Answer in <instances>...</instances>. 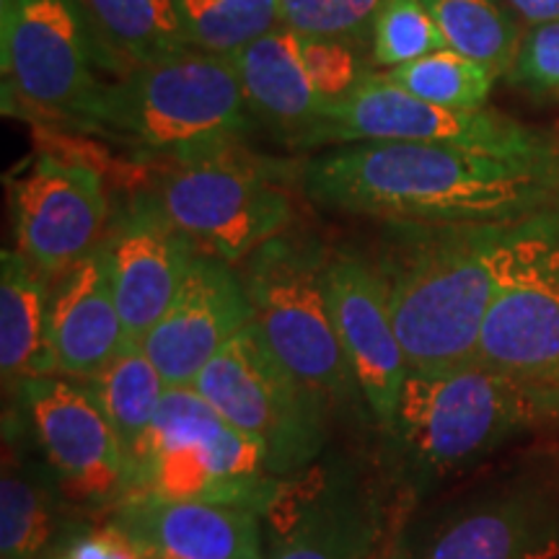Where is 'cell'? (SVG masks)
Segmentation results:
<instances>
[{
  "mask_svg": "<svg viewBox=\"0 0 559 559\" xmlns=\"http://www.w3.org/2000/svg\"><path fill=\"white\" fill-rule=\"evenodd\" d=\"M298 185L313 205L386 223H502L549 205L559 151L349 143L306 160Z\"/></svg>",
  "mask_w": 559,
  "mask_h": 559,
  "instance_id": "obj_1",
  "label": "cell"
},
{
  "mask_svg": "<svg viewBox=\"0 0 559 559\" xmlns=\"http://www.w3.org/2000/svg\"><path fill=\"white\" fill-rule=\"evenodd\" d=\"M557 415L559 383L521 379L472 360L409 370L389 438L417 477H443Z\"/></svg>",
  "mask_w": 559,
  "mask_h": 559,
  "instance_id": "obj_4",
  "label": "cell"
},
{
  "mask_svg": "<svg viewBox=\"0 0 559 559\" xmlns=\"http://www.w3.org/2000/svg\"><path fill=\"white\" fill-rule=\"evenodd\" d=\"M559 502L513 487L466 502L432 521L400 559H557Z\"/></svg>",
  "mask_w": 559,
  "mask_h": 559,
  "instance_id": "obj_17",
  "label": "cell"
},
{
  "mask_svg": "<svg viewBox=\"0 0 559 559\" xmlns=\"http://www.w3.org/2000/svg\"><path fill=\"white\" fill-rule=\"evenodd\" d=\"M508 81L528 94L559 96V21L523 34Z\"/></svg>",
  "mask_w": 559,
  "mask_h": 559,
  "instance_id": "obj_32",
  "label": "cell"
},
{
  "mask_svg": "<svg viewBox=\"0 0 559 559\" xmlns=\"http://www.w3.org/2000/svg\"><path fill=\"white\" fill-rule=\"evenodd\" d=\"M386 0H280L283 26L306 37L345 39L362 47L373 39Z\"/></svg>",
  "mask_w": 559,
  "mask_h": 559,
  "instance_id": "obj_30",
  "label": "cell"
},
{
  "mask_svg": "<svg viewBox=\"0 0 559 559\" xmlns=\"http://www.w3.org/2000/svg\"><path fill=\"white\" fill-rule=\"evenodd\" d=\"M128 345L104 243L55 277L47 306L50 373L88 381Z\"/></svg>",
  "mask_w": 559,
  "mask_h": 559,
  "instance_id": "obj_19",
  "label": "cell"
},
{
  "mask_svg": "<svg viewBox=\"0 0 559 559\" xmlns=\"http://www.w3.org/2000/svg\"><path fill=\"white\" fill-rule=\"evenodd\" d=\"M285 489L288 479L270 474L262 445L234 428L198 391H166L135 459L132 495L267 515Z\"/></svg>",
  "mask_w": 559,
  "mask_h": 559,
  "instance_id": "obj_5",
  "label": "cell"
},
{
  "mask_svg": "<svg viewBox=\"0 0 559 559\" xmlns=\"http://www.w3.org/2000/svg\"><path fill=\"white\" fill-rule=\"evenodd\" d=\"M330 251L317 236L285 230L241 262L257 332L280 362L332 404L358 400L326 298ZM362 400V396H360Z\"/></svg>",
  "mask_w": 559,
  "mask_h": 559,
  "instance_id": "obj_6",
  "label": "cell"
},
{
  "mask_svg": "<svg viewBox=\"0 0 559 559\" xmlns=\"http://www.w3.org/2000/svg\"><path fill=\"white\" fill-rule=\"evenodd\" d=\"M477 362L521 379L559 383V210L510 221Z\"/></svg>",
  "mask_w": 559,
  "mask_h": 559,
  "instance_id": "obj_10",
  "label": "cell"
},
{
  "mask_svg": "<svg viewBox=\"0 0 559 559\" xmlns=\"http://www.w3.org/2000/svg\"><path fill=\"white\" fill-rule=\"evenodd\" d=\"M58 481L5 449L0 479V557L52 559L79 528H68Z\"/></svg>",
  "mask_w": 559,
  "mask_h": 559,
  "instance_id": "obj_23",
  "label": "cell"
},
{
  "mask_svg": "<svg viewBox=\"0 0 559 559\" xmlns=\"http://www.w3.org/2000/svg\"><path fill=\"white\" fill-rule=\"evenodd\" d=\"M370 45L376 66L389 70L449 50L423 0H386L376 19Z\"/></svg>",
  "mask_w": 559,
  "mask_h": 559,
  "instance_id": "obj_29",
  "label": "cell"
},
{
  "mask_svg": "<svg viewBox=\"0 0 559 559\" xmlns=\"http://www.w3.org/2000/svg\"><path fill=\"white\" fill-rule=\"evenodd\" d=\"M94 400L99 402L104 415L122 440L124 451L135 469V459L148 430L156 423V415L164 402L166 386L164 376L153 366L140 345H124L107 368H102L94 379L83 381Z\"/></svg>",
  "mask_w": 559,
  "mask_h": 559,
  "instance_id": "obj_25",
  "label": "cell"
},
{
  "mask_svg": "<svg viewBox=\"0 0 559 559\" xmlns=\"http://www.w3.org/2000/svg\"><path fill=\"white\" fill-rule=\"evenodd\" d=\"M379 510L347 485H326L293 508L267 559H368L379 542Z\"/></svg>",
  "mask_w": 559,
  "mask_h": 559,
  "instance_id": "obj_21",
  "label": "cell"
},
{
  "mask_svg": "<svg viewBox=\"0 0 559 559\" xmlns=\"http://www.w3.org/2000/svg\"><path fill=\"white\" fill-rule=\"evenodd\" d=\"M277 160L249 156L241 145L174 164L151 187L174 226L202 254L241 264L293 223V200Z\"/></svg>",
  "mask_w": 559,
  "mask_h": 559,
  "instance_id": "obj_8",
  "label": "cell"
},
{
  "mask_svg": "<svg viewBox=\"0 0 559 559\" xmlns=\"http://www.w3.org/2000/svg\"><path fill=\"white\" fill-rule=\"evenodd\" d=\"M122 73L194 50L179 0H81Z\"/></svg>",
  "mask_w": 559,
  "mask_h": 559,
  "instance_id": "obj_24",
  "label": "cell"
},
{
  "mask_svg": "<svg viewBox=\"0 0 559 559\" xmlns=\"http://www.w3.org/2000/svg\"><path fill=\"white\" fill-rule=\"evenodd\" d=\"M506 3L531 26L559 21V0H506Z\"/></svg>",
  "mask_w": 559,
  "mask_h": 559,
  "instance_id": "obj_34",
  "label": "cell"
},
{
  "mask_svg": "<svg viewBox=\"0 0 559 559\" xmlns=\"http://www.w3.org/2000/svg\"><path fill=\"white\" fill-rule=\"evenodd\" d=\"M251 122L234 58L190 50L104 81L75 128L185 164L241 145Z\"/></svg>",
  "mask_w": 559,
  "mask_h": 559,
  "instance_id": "obj_3",
  "label": "cell"
},
{
  "mask_svg": "<svg viewBox=\"0 0 559 559\" xmlns=\"http://www.w3.org/2000/svg\"><path fill=\"white\" fill-rule=\"evenodd\" d=\"M376 262L409 370L477 360L481 326L500 283L502 223H389Z\"/></svg>",
  "mask_w": 559,
  "mask_h": 559,
  "instance_id": "obj_2",
  "label": "cell"
},
{
  "mask_svg": "<svg viewBox=\"0 0 559 559\" xmlns=\"http://www.w3.org/2000/svg\"><path fill=\"white\" fill-rule=\"evenodd\" d=\"M449 50L508 75L523 34L498 0H423Z\"/></svg>",
  "mask_w": 559,
  "mask_h": 559,
  "instance_id": "obj_26",
  "label": "cell"
},
{
  "mask_svg": "<svg viewBox=\"0 0 559 559\" xmlns=\"http://www.w3.org/2000/svg\"><path fill=\"white\" fill-rule=\"evenodd\" d=\"M96 68L124 75L81 0H0L5 102L75 124L104 83Z\"/></svg>",
  "mask_w": 559,
  "mask_h": 559,
  "instance_id": "obj_9",
  "label": "cell"
},
{
  "mask_svg": "<svg viewBox=\"0 0 559 559\" xmlns=\"http://www.w3.org/2000/svg\"><path fill=\"white\" fill-rule=\"evenodd\" d=\"M102 243L124 337L128 345H143L179 293L198 249L151 190L124 202Z\"/></svg>",
  "mask_w": 559,
  "mask_h": 559,
  "instance_id": "obj_14",
  "label": "cell"
},
{
  "mask_svg": "<svg viewBox=\"0 0 559 559\" xmlns=\"http://www.w3.org/2000/svg\"><path fill=\"white\" fill-rule=\"evenodd\" d=\"M194 50L236 55L283 26L280 0H179Z\"/></svg>",
  "mask_w": 559,
  "mask_h": 559,
  "instance_id": "obj_27",
  "label": "cell"
},
{
  "mask_svg": "<svg viewBox=\"0 0 559 559\" xmlns=\"http://www.w3.org/2000/svg\"><path fill=\"white\" fill-rule=\"evenodd\" d=\"M52 559H143L120 528H79Z\"/></svg>",
  "mask_w": 559,
  "mask_h": 559,
  "instance_id": "obj_33",
  "label": "cell"
},
{
  "mask_svg": "<svg viewBox=\"0 0 559 559\" xmlns=\"http://www.w3.org/2000/svg\"><path fill=\"white\" fill-rule=\"evenodd\" d=\"M13 396L68 502L115 510L130 498L132 461L86 383L55 373L32 376Z\"/></svg>",
  "mask_w": 559,
  "mask_h": 559,
  "instance_id": "obj_12",
  "label": "cell"
},
{
  "mask_svg": "<svg viewBox=\"0 0 559 559\" xmlns=\"http://www.w3.org/2000/svg\"><path fill=\"white\" fill-rule=\"evenodd\" d=\"M326 298L362 402L391 436L409 366L391 321L386 285L368 257L337 251L326 264Z\"/></svg>",
  "mask_w": 559,
  "mask_h": 559,
  "instance_id": "obj_15",
  "label": "cell"
},
{
  "mask_svg": "<svg viewBox=\"0 0 559 559\" xmlns=\"http://www.w3.org/2000/svg\"><path fill=\"white\" fill-rule=\"evenodd\" d=\"M251 321L254 311L236 264L198 251L171 306L140 347L166 386H192L202 368Z\"/></svg>",
  "mask_w": 559,
  "mask_h": 559,
  "instance_id": "obj_16",
  "label": "cell"
},
{
  "mask_svg": "<svg viewBox=\"0 0 559 559\" xmlns=\"http://www.w3.org/2000/svg\"><path fill=\"white\" fill-rule=\"evenodd\" d=\"M109 218L102 174L81 160L39 156L13 187L16 249L50 283L99 247Z\"/></svg>",
  "mask_w": 559,
  "mask_h": 559,
  "instance_id": "obj_13",
  "label": "cell"
},
{
  "mask_svg": "<svg viewBox=\"0 0 559 559\" xmlns=\"http://www.w3.org/2000/svg\"><path fill=\"white\" fill-rule=\"evenodd\" d=\"M386 75L417 99L451 109H485L498 79L489 68L453 50H440L407 66L391 68Z\"/></svg>",
  "mask_w": 559,
  "mask_h": 559,
  "instance_id": "obj_28",
  "label": "cell"
},
{
  "mask_svg": "<svg viewBox=\"0 0 559 559\" xmlns=\"http://www.w3.org/2000/svg\"><path fill=\"white\" fill-rule=\"evenodd\" d=\"M50 280L19 249L0 254V373L5 394L32 376L50 373L47 349Z\"/></svg>",
  "mask_w": 559,
  "mask_h": 559,
  "instance_id": "obj_22",
  "label": "cell"
},
{
  "mask_svg": "<svg viewBox=\"0 0 559 559\" xmlns=\"http://www.w3.org/2000/svg\"><path fill=\"white\" fill-rule=\"evenodd\" d=\"M230 58L239 68L251 115L296 145L324 109L300 58L296 32L280 26Z\"/></svg>",
  "mask_w": 559,
  "mask_h": 559,
  "instance_id": "obj_20",
  "label": "cell"
},
{
  "mask_svg": "<svg viewBox=\"0 0 559 559\" xmlns=\"http://www.w3.org/2000/svg\"><path fill=\"white\" fill-rule=\"evenodd\" d=\"M192 389L262 445L270 474L280 479L306 472L324 451L332 402L293 376L254 324L202 368Z\"/></svg>",
  "mask_w": 559,
  "mask_h": 559,
  "instance_id": "obj_7",
  "label": "cell"
},
{
  "mask_svg": "<svg viewBox=\"0 0 559 559\" xmlns=\"http://www.w3.org/2000/svg\"><path fill=\"white\" fill-rule=\"evenodd\" d=\"M451 143L500 153L559 151L542 132L489 109L438 107L368 70L345 99L326 104L296 145Z\"/></svg>",
  "mask_w": 559,
  "mask_h": 559,
  "instance_id": "obj_11",
  "label": "cell"
},
{
  "mask_svg": "<svg viewBox=\"0 0 559 559\" xmlns=\"http://www.w3.org/2000/svg\"><path fill=\"white\" fill-rule=\"evenodd\" d=\"M257 519L241 508L130 495L109 523L145 559H267Z\"/></svg>",
  "mask_w": 559,
  "mask_h": 559,
  "instance_id": "obj_18",
  "label": "cell"
},
{
  "mask_svg": "<svg viewBox=\"0 0 559 559\" xmlns=\"http://www.w3.org/2000/svg\"><path fill=\"white\" fill-rule=\"evenodd\" d=\"M300 58L309 70L313 86H317L321 102L334 104L353 91L368 73L362 68L360 47L345 39H330V37H306V34H296Z\"/></svg>",
  "mask_w": 559,
  "mask_h": 559,
  "instance_id": "obj_31",
  "label": "cell"
}]
</instances>
